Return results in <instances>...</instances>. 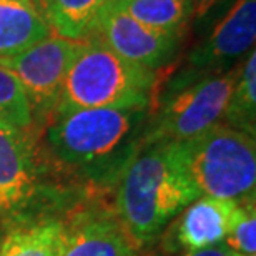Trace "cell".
<instances>
[{
	"instance_id": "6da1fadb",
	"label": "cell",
	"mask_w": 256,
	"mask_h": 256,
	"mask_svg": "<svg viewBox=\"0 0 256 256\" xmlns=\"http://www.w3.org/2000/svg\"><path fill=\"white\" fill-rule=\"evenodd\" d=\"M150 110L112 106L55 116L38 135L44 166L90 190H112L143 148Z\"/></svg>"
},
{
	"instance_id": "7a4b0ae2",
	"label": "cell",
	"mask_w": 256,
	"mask_h": 256,
	"mask_svg": "<svg viewBox=\"0 0 256 256\" xmlns=\"http://www.w3.org/2000/svg\"><path fill=\"white\" fill-rule=\"evenodd\" d=\"M116 218L136 246L150 244L202 193L173 143L143 145L115 186Z\"/></svg>"
},
{
	"instance_id": "3957f363",
	"label": "cell",
	"mask_w": 256,
	"mask_h": 256,
	"mask_svg": "<svg viewBox=\"0 0 256 256\" xmlns=\"http://www.w3.org/2000/svg\"><path fill=\"white\" fill-rule=\"evenodd\" d=\"M156 85L158 72L128 62L100 40L90 38L80 42L52 118L86 108H152Z\"/></svg>"
},
{
	"instance_id": "277c9868",
	"label": "cell",
	"mask_w": 256,
	"mask_h": 256,
	"mask_svg": "<svg viewBox=\"0 0 256 256\" xmlns=\"http://www.w3.org/2000/svg\"><path fill=\"white\" fill-rule=\"evenodd\" d=\"M200 193L230 202L254 196L256 140L223 122L186 142L173 143Z\"/></svg>"
},
{
	"instance_id": "5b68a950",
	"label": "cell",
	"mask_w": 256,
	"mask_h": 256,
	"mask_svg": "<svg viewBox=\"0 0 256 256\" xmlns=\"http://www.w3.org/2000/svg\"><path fill=\"white\" fill-rule=\"evenodd\" d=\"M240 65L192 84L165 88L153 102L143 145L180 143L222 124Z\"/></svg>"
},
{
	"instance_id": "8992f818",
	"label": "cell",
	"mask_w": 256,
	"mask_h": 256,
	"mask_svg": "<svg viewBox=\"0 0 256 256\" xmlns=\"http://www.w3.org/2000/svg\"><path fill=\"white\" fill-rule=\"evenodd\" d=\"M256 0H233L206 30L186 57V65L166 84L175 88L194 80L223 74L254 48Z\"/></svg>"
},
{
	"instance_id": "52a82bcc",
	"label": "cell",
	"mask_w": 256,
	"mask_h": 256,
	"mask_svg": "<svg viewBox=\"0 0 256 256\" xmlns=\"http://www.w3.org/2000/svg\"><path fill=\"white\" fill-rule=\"evenodd\" d=\"M78 47L80 42L48 35L18 55L0 58V66L12 72L22 85L38 132L54 116L65 75Z\"/></svg>"
},
{
	"instance_id": "ba28073f",
	"label": "cell",
	"mask_w": 256,
	"mask_h": 256,
	"mask_svg": "<svg viewBox=\"0 0 256 256\" xmlns=\"http://www.w3.org/2000/svg\"><path fill=\"white\" fill-rule=\"evenodd\" d=\"M185 37L140 24L112 0L94 38L128 62L160 72L176 58Z\"/></svg>"
},
{
	"instance_id": "9c48e42d",
	"label": "cell",
	"mask_w": 256,
	"mask_h": 256,
	"mask_svg": "<svg viewBox=\"0 0 256 256\" xmlns=\"http://www.w3.org/2000/svg\"><path fill=\"white\" fill-rule=\"evenodd\" d=\"M38 135L0 126V214L22 213L37 196L44 168Z\"/></svg>"
},
{
	"instance_id": "30bf717a",
	"label": "cell",
	"mask_w": 256,
	"mask_h": 256,
	"mask_svg": "<svg viewBox=\"0 0 256 256\" xmlns=\"http://www.w3.org/2000/svg\"><path fill=\"white\" fill-rule=\"evenodd\" d=\"M234 204L230 200L198 196L173 220L165 234V248L170 253H188L222 244Z\"/></svg>"
},
{
	"instance_id": "8fae6325",
	"label": "cell",
	"mask_w": 256,
	"mask_h": 256,
	"mask_svg": "<svg viewBox=\"0 0 256 256\" xmlns=\"http://www.w3.org/2000/svg\"><path fill=\"white\" fill-rule=\"evenodd\" d=\"M136 244L114 214H84L66 226V242L60 256H135Z\"/></svg>"
},
{
	"instance_id": "7c38bea8",
	"label": "cell",
	"mask_w": 256,
	"mask_h": 256,
	"mask_svg": "<svg viewBox=\"0 0 256 256\" xmlns=\"http://www.w3.org/2000/svg\"><path fill=\"white\" fill-rule=\"evenodd\" d=\"M52 35L32 0H0V58L18 55Z\"/></svg>"
},
{
	"instance_id": "4fadbf2b",
	"label": "cell",
	"mask_w": 256,
	"mask_h": 256,
	"mask_svg": "<svg viewBox=\"0 0 256 256\" xmlns=\"http://www.w3.org/2000/svg\"><path fill=\"white\" fill-rule=\"evenodd\" d=\"M66 242V224L47 218L20 223L4 232L0 256H60Z\"/></svg>"
},
{
	"instance_id": "5bb4252c",
	"label": "cell",
	"mask_w": 256,
	"mask_h": 256,
	"mask_svg": "<svg viewBox=\"0 0 256 256\" xmlns=\"http://www.w3.org/2000/svg\"><path fill=\"white\" fill-rule=\"evenodd\" d=\"M112 0H52L47 24L52 35L74 42L94 38Z\"/></svg>"
},
{
	"instance_id": "9a60e30c",
	"label": "cell",
	"mask_w": 256,
	"mask_h": 256,
	"mask_svg": "<svg viewBox=\"0 0 256 256\" xmlns=\"http://www.w3.org/2000/svg\"><path fill=\"white\" fill-rule=\"evenodd\" d=\"M130 17L152 28L186 34L192 27V0H114Z\"/></svg>"
},
{
	"instance_id": "2e32d148",
	"label": "cell",
	"mask_w": 256,
	"mask_h": 256,
	"mask_svg": "<svg viewBox=\"0 0 256 256\" xmlns=\"http://www.w3.org/2000/svg\"><path fill=\"white\" fill-rule=\"evenodd\" d=\"M223 124L256 136V52L254 48L240 65L238 78L230 95Z\"/></svg>"
},
{
	"instance_id": "e0dca14e",
	"label": "cell",
	"mask_w": 256,
	"mask_h": 256,
	"mask_svg": "<svg viewBox=\"0 0 256 256\" xmlns=\"http://www.w3.org/2000/svg\"><path fill=\"white\" fill-rule=\"evenodd\" d=\"M0 126L18 132L37 130L22 85L4 66H0Z\"/></svg>"
},
{
	"instance_id": "ac0fdd59",
	"label": "cell",
	"mask_w": 256,
	"mask_h": 256,
	"mask_svg": "<svg viewBox=\"0 0 256 256\" xmlns=\"http://www.w3.org/2000/svg\"><path fill=\"white\" fill-rule=\"evenodd\" d=\"M238 256H254L256 252V204L254 196L236 202L223 242Z\"/></svg>"
},
{
	"instance_id": "d6986e66",
	"label": "cell",
	"mask_w": 256,
	"mask_h": 256,
	"mask_svg": "<svg viewBox=\"0 0 256 256\" xmlns=\"http://www.w3.org/2000/svg\"><path fill=\"white\" fill-rule=\"evenodd\" d=\"M232 2L233 0H192V25L194 28H204Z\"/></svg>"
},
{
	"instance_id": "ffe728a7",
	"label": "cell",
	"mask_w": 256,
	"mask_h": 256,
	"mask_svg": "<svg viewBox=\"0 0 256 256\" xmlns=\"http://www.w3.org/2000/svg\"><path fill=\"white\" fill-rule=\"evenodd\" d=\"M180 256H238V254L234 253V252H232V250H230L224 243H222V244H218V246L196 250V252L182 253Z\"/></svg>"
},
{
	"instance_id": "44dd1931",
	"label": "cell",
	"mask_w": 256,
	"mask_h": 256,
	"mask_svg": "<svg viewBox=\"0 0 256 256\" xmlns=\"http://www.w3.org/2000/svg\"><path fill=\"white\" fill-rule=\"evenodd\" d=\"M32 4L35 5V8L38 10V14L47 20V14H48V8H50L52 0H32Z\"/></svg>"
},
{
	"instance_id": "7402d4cb",
	"label": "cell",
	"mask_w": 256,
	"mask_h": 256,
	"mask_svg": "<svg viewBox=\"0 0 256 256\" xmlns=\"http://www.w3.org/2000/svg\"><path fill=\"white\" fill-rule=\"evenodd\" d=\"M4 232H5V230H4V226H2V224H0V242H2V236H4Z\"/></svg>"
}]
</instances>
